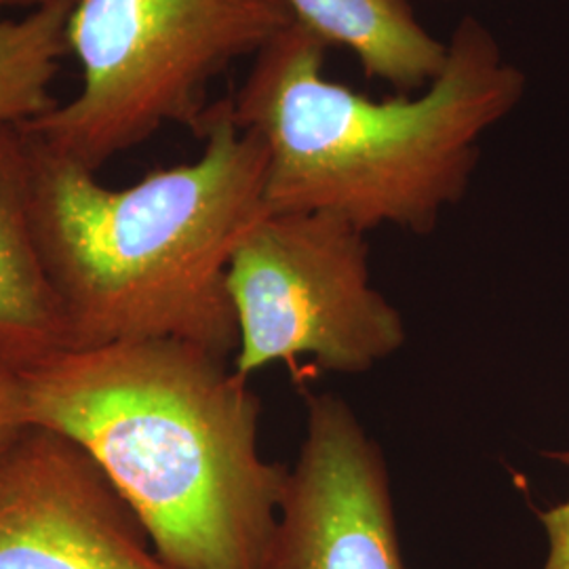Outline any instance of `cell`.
I'll use <instances>...</instances> for the list:
<instances>
[{
    "instance_id": "cell-1",
    "label": "cell",
    "mask_w": 569,
    "mask_h": 569,
    "mask_svg": "<svg viewBox=\"0 0 569 569\" xmlns=\"http://www.w3.org/2000/svg\"><path fill=\"white\" fill-rule=\"evenodd\" d=\"M30 427L79 441L169 569H258L289 468L260 451V397L173 340L68 348L21 369Z\"/></svg>"
},
{
    "instance_id": "cell-2",
    "label": "cell",
    "mask_w": 569,
    "mask_h": 569,
    "mask_svg": "<svg viewBox=\"0 0 569 569\" xmlns=\"http://www.w3.org/2000/svg\"><path fill=\"white\" fill-rule=\"evenodd\" d=\"M30 204L70 348L173 340L222 359L239 348L228 268L268 216L266 146L228 98L211 103L192 163L103 186L28 133Z\"/></svg>"
},
{
    "instance_id": "cell-3",
    "label": "cell",
    "mask_w": 569,
    "mask_h": 569,
    "mask_svg": "<svg viewBox=\"0 0 569 569\" xmlns=\"http://www.w3.org/2000/svg\"><path fill=\"white\" fill-rule=\"evenodd\" d=\"M329 47L291 23L228 98L266 146L268 213H329L371 232H432L460 203L481 138L526 93V74L475 16L448 41L443 72L420 93L373 100L326 77Z\"/></svg>"
},
{
    "instance_id": "cell-4",
    "label": "cell",
    "mask_w": 569,
    "mask_h": 569,
    "mask_svg": "<svg viewBox=\"0 0 569 569\" xmlns=\"http://www.w3.org/2000/svg\"><path fill=\"white\" fill-rule=\"evenodd\" d=\"M291 23L283 0H79L81 91L21 131L96 173L164 124L197 136L211 82Z\"/></svg>"
},
{
    "instance_id": "cell-5",
    "label": "cell",
    "mask_w": 569,
    "mask_h": 569,
    "mask_svg": "<svg viewBox=\"0 0 569 569\" xmlns=\"http://www.w3.org/2000/svg\"><path fill=\"white\" fill-rule=\"evenodd\" d=\"M366 237L329 213H268L244 234L228 268L239 376L298 357L359 376L406 345L399 310L371 284Z\"/></svg>"
},
{
    "instance_id": "cell-6",
    "label": "cell",
    "mask_w": 569,
    "mask_h": 569,
    "mask_svg": "<svg viewBox=\"0 0 569 569\" xmlns=\"http://www.w3.org/2000/svg\"><path fill=\"white\" fill-rule=\"evenodd\" d=\"M258 569H407L385 456L336 395L308 397L305 439Z\"/></svg>"
},
{
    "instance_id": "cell-7",
    "label": "cell",
    "mask_w": 569,
    "mask_h": 569,
    "mask_svg": "<svg viewBox=\"0 0 569 569\" xmlns=\"http://www.w3.org/2000/svg\"><path fill=\"white\" fill-rule=\"evenodd\" d=\"M0 569H169L96 458L28 427L0 470Z\"/></svg>"
},
{
    "instance_id": "cell-8",
    "label": "cell",
    "mask_w": 569,
    "mask_h": 569,
    "mask_svg": "<svg viewBox=\"0 0 569 569\" xmlns=\"http://www.w3.org/2000/svg\"><path fill=\"white\" fill-rule=\"evenodd\" d=\"M68 348L32 224L28 140L0 129V361L26 369Z\"/></svg>"
},
{
    "instance_id": "cell-9",
    "label": "cell",
    "mask_w": 569,
    "mask_h": 569,
    "mask_svg": "<svg viewBox=\"0 0 569 569\" xmlns=\"http://www.w3.org/2000/svg\"><path fill=\"white\" fill-rule=\"evenodd\" d=\"M293 23L327 47L348 49L371 81L420 93L448 61V41L420 23L409 0H283Z\"/></svg>"
},
{
    "instance_id": "cell-10",
    "label": "cell",
    "mask_w": 569,
    "mask_h": 569,
    "mask_svg": "<svg viewBox=\"0 0 569 569\" xmlns=\"http://www.w3.org/2000/svg\"><path fill=\"white\" fill-rule=\"evenodd\" d=\"M72 7H47L7 18L0 7V129H21L51 112L61 61L70 53Z\"/></svg>"
},
{
    "instance_id": "cell-11",
    "label": "cell",
    "mask_w": 569,
    "mask_h": 569,
    "mask_svg": "<svg viewBox=\"0 0 569 569\" xmlns=\"http://www.w3.org/2000/svg\"><path fill=\"white\" fill-rule=\"evenodd\" d=\"M28 427L21 369L0 361V470Z\"/></svg>"
},
{
    "instance_id": "cell-12",
    "label": "cell",
    "mask_w": 569,
    "mask_h": 569,
    "mask_svg": "<svg viewBox=\"0 0 569 569\" xmlns=\"http://www.w3.org/2000/svg\"><path fill=\"white\" fill-rule=\"evenodd\" d=\"M555 458L569 465V451L557 453ZM538 517L549 538V555L542 569H569V500L538 512Z\"/></svg>"
},
{
    "instance_id": "cell-13",
    "label": "cell",
    "mask_w": 569,
    "mask_h": 569,
    "mask_svg": "<svg viewBox=\"0 0 569 569\" xmlns=\"http://www.w3.org/2000/svg\"><path fill=\"white\" fill-rule=\"evenodd\" d=\"M79 0H0V7L7 9H23L37 11V9H47V7H74Z\"/></svg>"
}]
</instances>
